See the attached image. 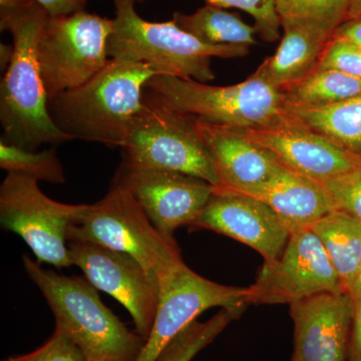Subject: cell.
Instances as JSON below:
<instances>
[{
	"label": "cell",
	"mask_w": 361,
	"mask_h": 361,
	"mask_svg": "<svg viewBox=\"0 0 361 361\" xmlns=\"http://www.w3.org/2000/svg\"><path fill=\"white\" fill-rule=\"evenodd\" d=\"M154 75L155 71L142 63L109 59L85 84L49 99V115L71 140L122 149Z\"/></svg>",
	"instance_id": "6da1fadb"
},
{
	"label": "cell",
	"mask_w": 361,
	"mask_h": 361,
	"mask_svg": "<svg viewBox=\"0 0 361 361\" xmlns=\"http://www.w3.org/2000/svg\"><path fill=\"white\" fill-rule=\"evenodd\" d=\"M49 13L32 0L6 18H0L2 32L13 39V58L0 85L1 141L21 149L37 151L71 141L51 120L47 92L40 75L37 47Z\"/></svg>",
	"instance_id": "7a4b0ae2"
},
{
	"label": "cell",
	"mask_w": 361,
	"mask_h": 361,
	"mask_svg": "<svg viewBox=\"0 0 361 361\" xmlns=\"http://www.w3.org/2000/svg\"><path fill=\"white\" fill-rule=\"evenodd\" d=\"M134 0H114L116 16L108 42L111 59L142 63L156 75L211 82V59L248 56L245 45L209 44L185 32L174 20L152 23L137 14Z\"/></svg>",
	"instance_id": "3957f363"
},
{
	"label": "cell",
	"mask_w": 361,
	"mask_h": 361,
	"mask_svg": "<svg viewBox=\"0 0 361 361\" xmlns=\"http://www.w3.org/2000/svg\"><path fill=\"white\" fill-rule=\"evenodd\" d=\"M28 277L39 287L56 318V326L82 349L90 361H135L145 339L132 332L99 298L97 289L82 276L44 269L23 256Z\"/></svg>",
	"instance_id": "277c9868"
},
{
	"label": "cell",
	"mask_w": 361,
	"mask_h": 361,
	"mask_svg": "<svg viewBox=\"0 0 361 361\" xmlns=\"http://www.w3.org/2000/svg\"><path fill=\"white\" fill-rule=\"evenodd\" d=\"M122 163L200 178L219 187L196 116L175 109L146 87L141 110L122 149Z\"/></svg>",
	"instance_id": "5b68a950"
},
{
	"label": "cell",
	"mask_w": 361,
	"mask_h": 361,
	"mask_svg": "<svg viewBox=\"0 0 361 361\" xmlns=\"http://www.w3.org/2000/svg\"><path fill=\"white\" fill-rule=\"evenodd\" d=\"M147 87L177 110L215 125L265 129L292 118L281 90L275 89L256 71L244 82L226 87L156 75Z\"/></svg>",
	"instance_id": "8992f818"
},
{
	"label": "cell",
	"mask_w": 361,
	"mask_h": 361,
	"mask_svg": "<svg viewBox=\"0 0 361 361\" xmlns=\"http://www.w3.org/2000/svg\"><path fill=\"white\" fill-rule=\"evenodd\" d=\"M68 241L129 254L158 278L183 261L176 240L161 235L129 190L115 183L102 200L87 205L80 222L71 226Z\"/></svg>",
	"instance_id": "52a82bcc"
},
{
	"label": "cell",
	"mask_w": 361,
	"mask_h": 361,
	"mask_svg": "<svg viewBox=\"0 0 361 361\" xmlns=\"http://www.w3.org/2000/svg\"><path fill=\"white\" fill-rule=\"evenodd\" d=\"M114 20L87 13L49 16L37 47L40 75L47 97L80 87L109 61Z\"/></svg>",
	"instance_id": "ba28073f"
},
{
	"label": "cell",
	"mask_w": 361,
	"mask_h": 361,
	"mask_svg": "<svg viewBox=\"0 0 361 361\" xmlns=\"http://www.w3.org/2000/svg\"><path fill=\"white\" fill-rule=\"evenodd\" d=\"M87 204L61 203L40 190L37 180L7 173L0 186V222L27 244L37 262L58 269L73 266L68 233L87 210Z\"/></svg>",
	"instance_id": "9c48e42d"
},
{
	"label": "cell",
	"mask_w": 361,
	"mask_h": 361,
	"mask_svg": "<svg viewBox=\"0 0 361 361\" xmlns=\"http://www.w3.org/2000/svg\"><path fill=\"white\" fill-rule=\"evenodd\" d=\"M158 307L148 338L135 361H157L161 351L204 311L249 305V290L201 276L184 261L159 277Z\"/></svg>",
	"instance_id": "30bf717a"
},
{
	"label": "cell",
	"mask_w": 361,
	"mask_h": 361,
	"mask_svg": "<svg viewBox=\"0 0 361 361\" xmlns=\"http://www.w3.org/2000/svg\"><path fill=\"white\" fill-rule=\"evenodd\" d=\"M249 304H290L322 293H344L322 242L310 228L292 231L280 257L248 287Z\"/></svg>",
	"instance_id": "8fae6325"
},
{
	"label": "cell",
	"mask_w": 361,
	"mask_h": 361,
	"mask_svg": "<svg viewBox=\"0 0 361 361\" xmlns=\"http://www.w3.org/2000/svg\"><path fill=\"white\" fill-rule=\"evenodd\" d=\"M73 265L92 286L122 304L132 316L135 332L147 341L158 307L159 278L129 254L85 241H68Z\"/></svg>",
	"instance_id": "7c38bea8"
},
{
	"label": "cell",
	"mask_w": 361,
	"mask_h": 361,
	"mask_svg": "<svg viewBox=\"0 0 361 361\" xmlns=\"http://www.w3.org/2000/svg\"><path fill=\"white\" fill-rule=\"evenodd\" d=\"M113 183L129 190L157 229L170 240H175L178 228L191 226L216 189L193 176L125 163L116 170Z\"/></svg>",
	"instance_id": "4fadbf2b"
},
{
	"label": "cell",
	"mask_w": 361,
	"mask_h": 361,
	"mask_svg": "<svg viewBox=\"0 0 361 361\" xmlns=\"http://www.w3.org/2000/svg\"><path fill=\"white\" fill-rule=\"evenodd\" d=\"M190 227L211 230L258 252L264 262L280 257L290 230L264 202L248 195L216 188Z\"/></svg>",
	"instance_id": "5bb4252c"
},
{
	"label": "cell",
	"mask_w": 361,
	"mask_h": 361,
	"mask_svg": "<svg viewBox=\"0 0 361 361\" xmlns=\"http://www.w3.org/2000/svg\"><path fill=\"white\" fill-rule=\"evenodd\" d=\"M243 130L284 167L322 184L361 169L360 157L339 148L293 116L282 125Z\"/></svg>",
	"instance_id": "9a60e30c"
},
{
	"label": "cell",
	"mask_w": 361,
	"mask_h": 361,
	"mask_svg": "<svg viewBox=\"0 0 361 361\" xmlns=\"http://www.w3.org/2000/svg\"><path fill=\"white\" fill-rule=\"evenodd\" d=\"M355 302L346 293H322L290 304L294 351L301 361H348Z\"/></svg>",
	"instance_id": "2e32d148"
},
{
	"label": "cell",
	"mask_w": 361,
	"mask_h": 361,
	"mask_svg": "<svg viewBox=\"0 0 361 361\" xmlns=\"http://www.w3.org/2000/svg\"><path fill=\"white\" fill-rule=\"evenodd\" d=\"M197 129L217 171L220 189L249 193L265 184L282 167L276 157L256 144L243 129L199 118Z\"/></svg>",
	"instance_id": "e0dca14e"
},
{
	"label": "cell",
	"mask_w": 361,
	"mask_h": 361,
	"mask_svg": "<svg viewBox=\"0 0 361 361\" xmlns=\"http://www.w3.org/2000/svg\"><path fill=\"white\" fill-rule=\"evenodd\" d=\"M327 21L283 18L281 42L256 73L275 89L283 90L314 71L337 28Z\"/></svg>",
	"instance_id": "ac0fdd59"
},
{
	"label": "cell",
	"mask_w": 361,
	"mask_h": 361,
	"mask_svg": "<svg viewBox=\"0 0 361 361\" xmlns=\"http://www.w3.org/2000/svg\"><path fill=\"white\" fill-rule=\"evenodd\" d=\"M244 195L267 204L290 232L310 228L316 221L337 210L336 202L322 183L283 165L265 184Z\"/></svg>",
	"instance_id": "d6986e66"
},
{
	"label": "cell",
	"mask_w": 361,
	"mask_h": 361,
	"mask_svg": "<svg viewBox=\"0 0 361 361\" xmlns=\"http://www.w3.org/2000/svg\"><path fill=\"white\" fill-rule=\"evenodd\" d=\"M310 228L322 242L336 269L342 291L349 295L361 261V221L336 210Z\"/></svg>",
	"instance_id": "ffe728a7"
},
{
	"label": "cell",
	"mask_w": 361,
	"mask_h": 361,
	"mask_svg": "<svg viewBox=\"0 0 361 361\" xmlns=\"http://www.w3.org/2000/svg\"><path fill=\"white\" fill-rule=\"evenodd\" d=\"M286 108L305 127L361 157V96L320 108Z\"/></svg>",
	"instance_id": "44dd1931"
},
{
	"label": "cell",
	"mask_w": 361,
	"mask_h": 361,
	"mask_svg": "<svg viewBox=\"0 0 361 361\" xmlns=\"http://www.w3.org/2000/svg\"><path fill=\"white\" fill-rule=\"evenodd\" d=\"M173 20L185 32L209 44L250 45L257 44L255 25L244 23L236 14L207 4L192 14L176 13Z\"/></svg>",
	"instance_id": "7402d4cb"
},
{
	"label": "cell",
	"mask_w": 361,
	"mask_h": 361,
	"mask_svg": "<svg viewBox=\"0 0 361 361\" xmlns=\"http://www.w3.org/2000/svg\"><path fill=\"white\" fill-rule=\"evenodd\" d=\"M281 92L286 106L320 108L361 96V80L336 71L315 68Z\"/></svg>",
	"instance_id": "603a6c76"
},
{
	"label": "cell",
	"mask_w": 361,
	"mask_h": 361,
	"mask_svg": "<svg viewBox=\"0 0 361 361\" xmlns=\"http://www.w3.org/2000/svg\"><path fill=\"white\" fill-rule=\"evenodd\" d=\"M245 310L246 306L222 308L205 322L195 320L168 344L157 361H192Z\"/></svg>",
	"instance_id": "cb8c5ba5"
},
{
	"label": "cell",
	"mask_w": 361,
	"mask_h": 361,
	"mask_svg": "<svg viewBox=\"0 0 361 361\" xmlns=\"http://www.w3.org/2000/svg\"><path fill=\"white\" fill-rule=\"evenodd\" d=\"M0 168L7 173L25 176L52 184L66 182L65 171L56 147L44 151H30L0 142Z\"/></svg>",
	"instance_id": "d4e9b609"
},
{
	"label": "cell",
	"mask_w": 361,
	"mask_h": 361,
	"mask_svg": "<svg viewBox=\"0 0 361 361\" xmlns=\"http://www.w3.org/2000/svg\"><path fill=\"white\" fill-rule=\"evenodd\" d=\"M280 20L305 18L341 25L348 20L350 0H275Z\"/></svg>",
	"instance_id": "484cf974"
},
{
	"label": "cell",
	"mask_w": 361,
	"mask_h": 361,
	"mask_svg": "<svg viewBox=\"0 0 361 361\" xmlns=\"http://www.w3.org/2000/svg\"><path fill=\"white\" fill-rule=\"evenodd\" d=\"M207 4L245 11L255 21L258 35L265 42L279 39L281 20L276 11L275 0H206Z\"/></svg>",
	"instance_id": "4316f807"
},
{
	"label": "cell",
	"mask_w": 361,
	"mask_h": 361,
	"mask_svg": "<svg viewBox=\"0 0 361 361\" xmlns=\"http://www.w3.org/2000/svg\"><path fill=\"white\" fill-rule=\"evenodd\" d=\"M316 68L336 71L361 80V47L348 40L332 37Z\"/></svg>",
	"instance_id": "83f0119b"
},
{
	"label": "cell",
	"mask_w": 361,
	"mask_h": 361,
	"mask_svg": "<svg viewBox=\"0 0 361 361\" xmlns=\"http://www.w3.org/2000/svg\"><path fill=\"white\" fill-rule=\"evenodd\" d=\"M4 361H90L63 330L56 327L44 345L25 355L11 356Z\"/></svg>",
	"instance_id": "f1b7e54d"
},
{
	"label": "cell",
	"mask_w": 361,
	"mask_h": 361,
	"mask_svg": "<svg viewBox=\"0 0 361 361\" xmlns=\"http://www.w3.org/2000/svg\"><path fill=\"white\" fill-rule=\"evenodd\" d=\"M331 195L337 210L361 221V169L323 183Z\"/></svg>",
	"instance_id": "f546056e"
},
{
	"label": "cell",
	"mask_w": 361,
	"mask_h": 361,
	"mask_svg": "<svg viewBox=\"0 0 361 361\" xmlns=\"http://www.w3.org/2000/svg\"><path fill=\"white\" fill-rule=\"evenodd\" d=\"M47 9L49 16H61L85 9L87 0H35Z\"/></svg>",
	"instance_id": "4dcf8cb0"
},
{
	"label": "cell",
	"mask_w": 361,
	"mask_h": 361,
	"mask_svg": "<svg viewBox=\"0 0 361 361\" xmlns=\"http://www.w3.org/2000/svg\"><path fill=\"white\" fill-rule=\"evenodd\" d=\"M348 361H361V301L355 303Z\"/></svg>",
	"instance_id": "1f68e13d"
},
{
	"label": "cell",
	"mask_w": 361,
	"mask_h": 361,
	"mask_svg": "<svg viewBox=\"0 0 361 361\" xmlns=\"http://www.w3.org/2000/svg\"><path fill=\"white\" fill-rule=\"evenodd\" d=\"M334 37L348 40L361 47V18L343 21L337 26Z\"/></svg>",
	"instance_id": "d6a6232c"
},
{
	"label": "cell",
	"mask_w": 361,
	"mask_h": 361,
	"mask_svg": "<svg viewBox=\"0 0 361 361\" xmlns=\"http://www.w3.org/2000/svg\"><path fill=\"white\" fill-rule=\"evenodd\" d=\"M14 47L13 45L4 44L0 45V66L1 71L7 70L13 58Z\"/></svg>",
	"instance_id": "836d02e7"
},
{
	"label": "cell",
	"mask_w": 361,
	"mask_h": 361,
	"mask_svg": "<svg viewBox=\"0 0 361 361\" xmlns=\"http://www.w3.org/2000/svg\"><path fill=\"white\" fill-rule=\"evenodd\" d=\"M349 295L353 298V302L357 303L361 301V261L360 267H358L357 273L355 282H353V288H351L350 294Z\"/></svg>",
	"instance_id": "e575fe53"
},
{
	"label": "cell",
	"mask_w": 361,
	"mask_h": 361,
	"mask_svg": "<svg viewBox=\"0 0 361 361\" xmlns=\"http://www.w3.org/2000/svg\"><path fill=\"white\" fill-rule=\"evenodd\" d=\"M361 18V0H350L348 20Z\"/></svg>",
	"instance_id": "d590c367"
},
{
	"label": "cell",
	"mask_w": 361,
	"mask_h": 361,
	"mask_svg": "<svg viewBox=\"0 0 361 361\" xmlns=\"http://www.w3.org/2000/svg\"><path fill=\"white\" fill-rule=\"evenodd\" d=\"M291 361H301V360H299L298 356H296V355H294V353H293V355H292Z\"/></svg>",
	"instance_id": "8d00e7d4"
},
{
	"label": "cell",
	"mask_w": 361,
	"mask_h": 361,
	"mask_svg": "<svg viewBox=\"0 0 361 361\" xmlns=\"http://www.w3.org/2000/svg\"><path fill=\"white\" fill-rule=\"evenodd\" d=\"M135 4H142V2L146 1V0H134Z\"/></svg>",
	"instance_id": "74e56055"
},
{
	"label": "cell",
	"mask_w": 361,
	"mask_h": 361,
	"mask_svg": "<svg viewBox=\"0 0 361 361\" xmlns=\"http://www.w3.org/2000/svg\"><path fill=\"white\" fill-rule=\"evenodd\" d=\"M94 361H104V360H94Z\"/></svg>",
	"instance_id": "f35d334b"
},
{
	"label": "cell",
	"mask_w": 361,
	"mask_h": 361,
	"mask_svg": "<svg viewBox=\"0 0 361 361\" xmlns=\"http://www.w3.org/2000/svg\"><path fill=\"white\" fill-rule=\"evenodd\" d=\"M360 159H361V157H360Z\"/></svg>",
	"instance_id": "ab89813d"
}]
</instances>
